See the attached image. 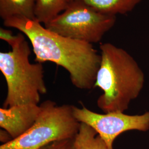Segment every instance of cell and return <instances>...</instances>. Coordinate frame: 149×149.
I'll list each match as a JSON object with an SVG mask.
<instances>
[{
  "label": "cell",
  "instance_id": "obj_1",
  "mask_svg": "<svg viewBox=\"0 0 149 149\" xmlns=\"http://www.w3.org/2000/svg\"><path fill=\"white\" fill-rule=\"evenodd\" d=\"M3 25L27 37L37 63L50 61L63 67L69 73L73 85L79 89L90 90L95 87L101 56L91 43L62 36L36 20L23 17L6 19Z\"/></svg>",
  "mask_w": 149,
  "mask_h": 149
},
{
  "label": "cell",
  "instance_id": "obj_2",
  "mask_svg": "<svg viewBox=\"0 0 149 149\" xmlns=\"http://www.w3.org/2000/svg\"><path fill=\"white\" fill-rule=\"evenodd\" d=\"M101 61L95 87L103 94L97 100L98 107L104 113H124L143 90L145 75L133 57L122 48L111 43L102 44Z\"/></svg>",
  "mask_w": 149,
  "mask_h": 149
},
{
  "label": "cell",
  "instance_id": "obj_3",
  "mask_svg": "<svg viewBox=\"0 0 149 149\" xmlns=\"http://www.w3.org/2000/svg\"><path fill=\"white\" fill-rule=\"evenodd\" d=\"M12 50L0 53V70L5 78L7 92L3 108L28 104H38L40 95L46 94L43 65L31 63V50L21 32Z\"/></svg>",
  "mask_w": 149,
  "mask_h": 149
},
{
  "label": "cell",
  "instance_id": "obj_4",
  "mask_svg": "<svg viewBox=\"0 0 149 149\" xmlns=\"http://www.w3.org/2000/svg\"><path fill=\"white\" fill-rule=\"evenodd\" d=\"M41 112L31 128L0 149H40L54 141L75 138L81 123L74 117L73 106L58 105L52 101L41 104Z\"/></svg>",
  "mask_w": 149,
  "mask_h": 149
},
{
  "label": "cell",
  "instance_id": "obj_5",
  "mask_svg": "<svg viewBox=\"0 0 149 149\" xmlns=\"http://www.w3.org/2000/svg\"><path fill=\"white\" fill-rule=\"evenodd\" d=\"M116 16L95 10L80 1H69L66 8L44 27L66 37L98 43L114 26Z\"/></svg>",
  "mask_w": 149,
  "mask_h": 149
},
{
  "label": "cell",
  "instance_id": "obj_6",
  "mask_svg": "<svg viewBox=\"0 0 149 149\" xmlns=\"http://www.w3.org/2000/svg\"><path fill=\"white\" fill-rule=\"evenodd\" d=\"M74 117L93 128L105 141L108 149H113L115 139L130 130L147 132L149 130V112L140 115H128L122 112L99 114L83 106H73Z\"/></svg>",
  "mask_w": 149,
  "mask_h": 149
},
{
  "label": "cell",
  "instance_id": "obj_7",
  "mask_svg": "<svg viewBox=\"0 0 149 149\" xmlns=\"http://www.w3.org/2000/svg\"><path fill=\"white\" fill-rule=\"evenodd\" d=\"M41 107L28 104L0 108V127L11 135L18 138L32 127L36 122Z\"/></svg>",
  "mask_w": 149,
  "mask_h": 149
},
{
  "label": "cell",
  "instance_id": "obj_8",
  "mask_svg": "<svg viewBox=\"0 0 149 149\" xmlns=\"http://www.w3.org/2000/svg\"><path fill=\"white\" fill-rule=\"evenodd\" d=\"M80 1L101 13L116 16L133 11L142 0H69Z\"/></svg>",
  "mask_w": 149,
  "mask_h": 149
},
{
  "label": "cell",
  "instance_id": "obj_9",
  "mask_svg": "<svg viewBox=\"0 0 149 149\" xmlns=\"http://www.w3.org/2000/svg\"><path fill=\"white\" fill-rule=\"evenodd\" d=\"M36 2L37 0H0V17L3 21L14 17L36 20Z\"/></svg>",
  "mask_w": 149,
  "mask_h": 149
},
{
  "label": "cell",
  "instance_id": "obj_10",
  "mask_svg": "<svg viewBox=\"0 0 149 149\" xmlns=\"http://www.w3.org/2000/svg\"><path fill=\"white\" fill-rule=\"evenodd\" d=\"M69 2V0H37L36 20L44 25L48 23L65 11Z\"/></svg>",
  "mask_w": 149,
  "mask_h": 149
},
{
  "label": "cell",
  "instance_id": "obj_11",
  "mask_svg": "<svg viewBox=\"0 0 149 149\" xmlns=\"http://www.w3.org/2000/svg\"><path fill=\"white\" fill-rule=\"evenodd\" d=\"M75 149H108L105 141L93 128L81 123L80 130L74 139Z\"/></svg>",
  "mask_w": 149,
  "mask_h": 149
},
{
  "label": "cell",
  "instance_id": "obj_12",
  "mask_svg": "<svg viewBox=\"0 0 149 149\" xmlns=\"http://www.w3.org/2000/svg\"><path fill=\"white\" fill-rule=\"evenodd\" d=\"M74 139L54 141L40 149H75Z\"/></svg>",
  "mask_w": 149,
  "mask_h": 149
},
{
  "label": "cell",
  "instance_id": "obj_13",
  "mask_svg": "<svg viewBox=\"0 0 149 149\" xmlns=\"http://www.w3.org/2000/svg\"><path fill=\"white\" fill-rule=\"evenodd\" d=\"M18 38V35H14L13 32L10 30L5 29L3 28H0V39L5 41L10 46H12L16 42Z\"/></svg>",
  "mask_w": 149,
  "mask_h": 149
},
{
  "label": "cell",
  "instance_id": "obj_14",
  "mask_svg": "<svg viewBox=\"0 0 149 149\" xmlns=\"http://www.w3.org/2000/svg\"><path fill=\"white\" fill-rule=\"evenodd\" d=\"M0 140L3 144L12 140V139L10 134L7 131L3 129H1L0 131Z\"/></svg>",
  "mask_w": 149,
  "mask_h": 149
}]
</instances>
